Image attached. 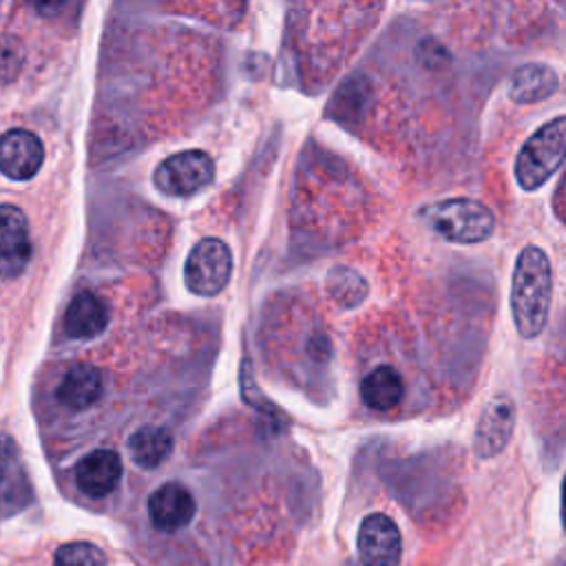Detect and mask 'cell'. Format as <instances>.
I'll use <instances>...</instances> for the list:
<instances>
[{
    "label": "cell",
    "instance_id": "cell-1",
    "mask_svg": "<svg viewBox=\"0 0 566 566\" xmlns=\"http://www.w3.org/2000/svg\"><path fill=\"white\" fill-rule=\"evenodd\" d=\"M553 294V272L546 252L526 245L517 254L511 276V314L522 338H535L546 327Z\"/></svg>",
    "mask_w": 566,
    "mask_h": 566
},
{
    "label": "cell",
    "instance_id": "cell-2",
    "mask_svg": "<svg viewBox=\"0 0 566 566\" xmlns=\"http://www.w3.org/2000/svg\"><path fill=\"white\" fill-rule=\"evenodd\" d=\"M420 217L442 239L453 243H480L495 230L493 212L482 201L467 197L433 201L420 210Z\"/></svg>",
    "mask_w": 566,
    "mask_h": 566
},
{
    "label": "cell",
    "instance_id": "cell-3",
    "mask_svg": "<svg viewBox=\"0 0 566 566\" xmlns=\"http://www.w3.org/2000/svg\"><path fill=\"white\" fill-rule=\"evenodd\" d=\"M566 146V119H555L539 126L520 148L515 159V179L524 190H537L553 177L564 161Z\"/></svg>",
    "mask_w": 566,
    "mask_h": 566
},
{
    "label": "cell",
    "instance_id": "cell-4",
    "mask_svg": "<svg viewBox=\"0 0 566 566\" xmlns=\"http://www.w3.org/2000/svg\"><path fill=\"white\" fill-rule=\"evenodd\" d=\"M232 252L226 241L206 237L195 243L184 265V281L192 294L217 296L230 281Z\"/></svg>",
    "mask_w": 566,
    "mask_h": 566
},
{
    "label": "cell",
    "instance_id": "cell-5",
    "mask_svg": "<svg viewBox=\"0 0 566 566\" xmlns=\"http://www.w3.org/2000/svg\"><path fill=\"white\" fill-rule=\"evenodd\" d=\"M155 186L170 197H190L214 179V161L206 150H181L155 168Z\"/></svg>",
    "mask_w": 566,
    "mask_h": 566
},
{
    "label": "cell",
    "instance_id": "cell-6",
    "mask_svg": "<svg viewBox=\"0 0 566 566\" xmlns=\"http://www.w3.org/2000/svg\"><path fill=\"white\" fill-rule=\"evenodd\" d=\"M356 551L363 566H398L402 537L396 522L385 513H371L360 522Z\"/></svg>",
    "mask_w": 566,
    "mask_h": 566
},
{
    "label": "cell",
    "instance_id": "cell-7",
    "mask_svg": "<svg viewBox=\"0 0 566 566\" xmlns=\"http://www.w3.org/2000/svg\"><path fill=\"white\" fill-rule=\"evenodd\" d=\"M31 500L33 491L18 444L7 433H0V517L20 513Z\"/></svg>",
    "mask_w": 566,
    "mask_h": 566
},
{
    "label": "cell",
    "instance_id": "cell-8",
    "mask_svg": "<svg viewBox=\"0 0 566 566\" xmlns=\"http://www.w3.org/2000/svg\"><path fill=\"white\" fill-rule=\"evenodd\" d=\"M515 427V402L500 394L495 396L482 411L475 436H473V451L480 458L497 455L511 440Z\"/></svg>",
    "mask_w": 566,
    "mask_h": 566
},
{
    "label": "cell",
    "instance_id": "cell-9",
    "mask_svg": "<svg viewBox=\"0 0 566 566\" xmlns=\"http://www.w3.org/2000/svg\"><path fill=\"white\" fill-rule=\"evenodd\" d=\"M44 161L40 137L27 128H11L0 137V172L9 179H31Z\"/></svg>",
    "mask_w": 566,
    "mask_h": 566
},
{
    "label": "cell",
    "instance_id": "cell-10",
    "mask_svg": "<svg viewBox=\"0 0 566 566\" xmlns=\"http://www.w3.org/2000/svg\"><path fill=\"white\" fill-rule=\"evenodd\" d=\"M197 502L192 493L179 482H166L148 497V517L157 531L175 533L192 522Z\"/></svg>",
    "mask_w": 566,
    "mask_h": 566
},
{
    "label": "cell",
    "instance_id": "cell-11",
    "mask_svg": "<svg viewBox=\"0 0 566 566\" xmlns=\"http://www.w3.org/2000/svg\"><path fill=\"white\" fill-rule=\"evenodd\" d=\"M122 478V458L113 449H95L75 467V484L88 497H104L115 491Z\"/></svg>",
    "mask_w": 566,
    "mask_h": 566
},
{
    "label": "cell",
    "instance_id": "cell-12",
    "mask_svg": "<svg viewBox=\"0 0 566 566\" xmlns=\"http://www.w3.org/2000/svg\"><path fill=\"white\" fill-rule=\"evenodd\" d=\"M104 391L102 385V374L97 371V367L88 365V363H80L73 365L60 380L57 389H55V398L62 407L71 409V411H82L88 409L91 405H95L99 400Z\"/></svg>",
    "mask_w": 566,
    "mask_h": 566
},
{
    "label": "cell",
    "instance_id": "cell-13",
    "mask_svg": "<svg viewBox=\"0 0 566 566\" xmlns=\"http://www.w3.org/2000/svg\"><path fill=\"white\" fill-rule=\"evenodd\" d=\"M106 325L108 307L97 294L88 290L77 292L64 312V332L71 338H93L102 334Z\"/></svg>",
    "mask_w": 566,
    "mask_h": 566
},
{
    "label": "cell",
    "instance_id": "cell-14",
    "mask_svg": "<svg viewBox=\"0 0 566 566\" xmlns=\"http://www.w3.org/2000/svg\"><path fill=\"white\" fill-rule=\"evenodd\" d=\"M31 241H29V221L24 212L15 206L0 203V263L22 270L29 261Z\"/></svg>",
    "mask_w": 566,
    "mask_h": 566
},
{
    "label": "cell",
    "instance_id": "cell-15",
    "mask_svg": "<svg viewBox=\"0 0 566 566\" xmlns=\"http://www.w3.org/2000/svg\"><path fill=\"white\" fill-rule=\"evenodd\" d=\"M559 86L557 73L539 62L522 64L509 80V97L517 104H533L553 95Z\"/></svg>",
    "mask_w": 566,
    "mask_h": 566
},
{
    "label": "cell",
    "instance_id": "cell-16",
    "mask_svg": "<svg viewBox=\"0 0 566 566\" xmlns=\"http://www.w3.org/2000/svg\"><path fill=\"white\" fill-rule=\"evenodd\" d=\"M405 396L402 376L387 365L371 369L360 382V398L374 411L394 409Z\"/></svg>",
    "mask_w": 566,
    "mask_h": 566
},
{
    "label": "cell",
    "instance_id": "cell-17",
    "mask_svg": "<svg viewBox=\"0 0 566 566\" xmlns=\"http://www.w3.org/2000/svg\"><path fill=\"white\" fill-rule=\"evenodd\" d=\"M172 451V436L157 424H144L128 438V453L142 469L159 467Z\"/></svg>",
    "mask_w": 566,
    "mask_h": 566
},
{
    "label": "cell",
    "instance_id": "cell-18",
    "mask_svg": "<svg viewBox=\"0 0 566 566\" xmlns=\"http://www.w3.org/2000/svg\"><path fill=\"white\" fill-rule=\"evenodd\" d=\"M325 290L334 303L340 307H356L365 301L369 285L367 281L349 265H336L327 272Z\"/></svg>",
    "mask_w": 566,
    "mask_h": 566
},
{
    "label": "cell",
    "instance_id": "cell-19",
    "mask_svg": "<svg viewBox=\"0 0 566 566\" xmlns=\"http://www.w3.org/2000/svg\"><path fill=\"white\" fill-rule=\"evenodd\" d=\"M53 566H106V555L91 542H69L55 551Z\"/></svg>",
    "mask_w": 566,
    "mask_h": 566
},
{
    "label": "cell",
    "instance_id": "cell-20",
    "mask_svg": "<svg viewBox=\"0 0 566 566\" xmlns=\"http://www.w3.org/2000/svg\"><path fill=\"white\" fill-rule=\"evenodd\" d=\"M24 62L22 46L11 35H0V82L13 80Z\"/></svg>",
    "mask_w": 566,
    "mask_h": 566
}]
</instances>
